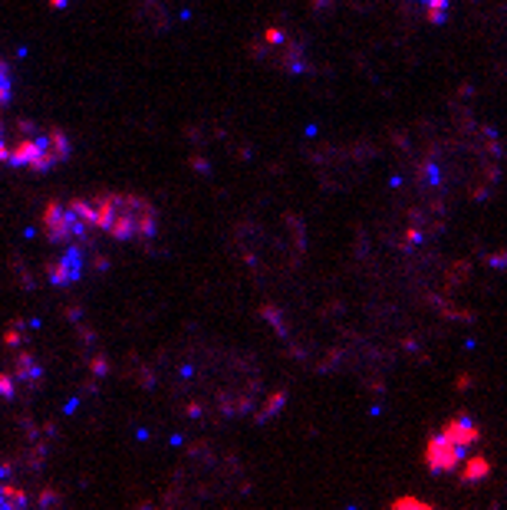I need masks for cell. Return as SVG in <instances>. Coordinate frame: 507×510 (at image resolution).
<instances>
[{
  "label": "cell",
  "mask_w": 507,
  "mask_h": 510,
  "mask_svg": "<svg viewBox=\"0 0 507 510\" xmlns=\"http://www.w3.org/2000/svg\"><path fill=\"white\" fill-rule=\"evenodd\" d=\"M408 158L415 171L412 181L432 188L445 201H475L488 195L501 178L504 145L494 129L468 116H455L445 125H425L408 142Z\"/></svg>",
  "instance_id": "obj_1"
},
{
  "label": "cell",
  "mask_w": 507,
  "mask_h": 510,
  "mask_svg": "<svg viewBox=\"0 0 507 510\" xmlns=\"http://www.w3.org/2000/svg\"><path fill=\"white\" fill-rule=\"evenodd\" d=\"M70 158V138L60 129L0 122V162L30 171H50Z\"/></svg>",
  "instance_id": "obj_2"
},
{
  "label": "cell",
  "mask_w": 507,
  "mask_h": 510,
  "mask_svg": "<svg viewBox=\"0 0 507 510\" xmlns=\"http://www.w3.org/2000/svg\"><path fill=\"white\" fill-rule=\"evenodd\" d=\"M90 217L99 234H109L112 240H149L158 231V211L145 198L109 191V195L86 198Z\"/></svg>",
  "instance_id": "obj_3"
},
{
  "label": "cell",
  "mask_w": 507,
  "mask_h": 510,
  "mask_svg": "<svg viewBox=\"0 0 507 510\" xmlns=\"http://www.w3.org/2000/svg\"><path fill=\"white\" fill-rule=\"evenodd\" d=\"M238 244L251 264H290L303 251V227L293 217L244 224L238 231Z\"/></svg>",
  "instance_id": "obj_4"
},
{
  "label": "cell",
  "mask_w": 507,
  "mask_h": 510,
  "mask_svg": "<svg viewBox=\"0 0 507 510\" xmlns=\"http://www.w3.org/2000/svg\"><path fill=\"white\" fill-rule=\"evenodd\" d=\"M43 231L56 244H90L92 234H99L90 217L86 201H53L43 211Z\"/></svg>",
  "instance_id": "obj_5"
},
{
  "label": "cell",
  "mask_w": 507,
  "mask_h": 510,
  "mask_svg": "<svg viewBox=\"0 0 507 510\" xmlns=\"http://www.w3.org/2000/svg\"><path fill=\"white\" fill-rule=\"evenodd\" d=\"M369 162H373V151L366 145H336V149H327L316 158V171L329 188H349L362 178Z\"/></svg>",
  "instance_id": "obj_6"
},
{
  "label": "cell",
  "mask_w": 507,
  "mask_h": 510,
  "mask_svg": "<svg viewBox=\"0 0 507 510\" xmlns=\"http://www.w3.org/2000/svg\"><path fill=\"white\" fill-rule=\"evenodd\" d=\"M254 56L273 66V70H284V73H300L307 66L300 40L287 30H264L260 40L254 43Z\"/></svg>",
  "instance_id": "obj_7"
},
{
  "label": "cell",
  "mask_w": 507,
  "mask_h": 510,
  "mask_svg": "<svg viewBox=\"0 0 507 510\" xmlns=\"http://www.w3.org/2000/svg\"><path fill=\"white\" fill-rule=\"evenodd\" d=\"M86 267H90V244H66L63 257L53 260V267H50V280L56 286L79 284Z\"/></svg>",
  "instance_id": "obj_8"
},
{
  "label": "cell",
  "mask_w": 507,
  "mask_h": 510,
  "mask_svg": "<svg viewBox=\"0 0 507 510\" xmlns=\"http://www.w3.org/2000/svg\"><path fill=\"white\" fill-rule=\"evenodd\" d=\"M462 458H464V448H458L442 432L435 438H428V445H425V465H428L432 474H451L455 467L462 465Z\"/></svg>",
  "instance_id": "obj_9"
},
{
  "label": "cell",
  "mask_w": 507,
  "mask_h": 510,
  "mask_svg": "<svg viewBox=\"0 0 507 510\" xmlns=\"http://www.w3.org/2000/svg\"><path fill=\"white\" fill-rule=\"evenodd\" d=\"M402 14L415 23H445L448 0H402Z\"/></svg>",
  "instance_id": "obj_10"
},
{
  "label": "cell",
  "mask_w": 507,
  "mask_h": 510,
  "mask_svg": "<svg viewBox=\"0 0 507 510\" xmlns=\"http://www.w3.org/2000/svg\"><path fill=\"white\" fill-rule=\"evenodd\" d=\"M442 435H448L458 448H471V445H477V438H481V432H477V425L475 421H468V418H448L445 425H442Z\"/></svg>",
  "instance_id": "obj_11"
},
{
  "label": "cell",
  "mask_w": 507,
  "mask_h": 510,
  "mask_svg": "<svg viewBox=\"0 0 507 510\" xmlns=\"http://www.w3.org/2000/svg\"><path fill=\"white\" fill-rule=\"evenodd\" d=\"M0 510H30V497H27V491H20L17 484L0 480Z\"/></svg>",
  "instance_id": "obj_12"
},
{
  "label": "cell",
  "mask_w": 507,
  "mask_h": 510,
  "mask_svg": "<svg viewBox=\"0 0 507 510\" xmlns=\"http://www.w3.org/2000/svg\"><path fill=\"white\" fill-rule=\"evenodd\" d=\"M488 474H491V465H488L481 454L468 458V461H464V467H462V480H464V484H477V480H484Z\"/></svg>",
  "instance_id": "obj_13"
},
{
  "label": "cell",
  "mask_w": 507,
  "mask_h": 510,
  "mask_svg": "<svg viewBox=\"0 0 507 510\" xmlns=\"http://www.w3.org/2000/svg\"><path fill=\"white\" fill-rule=\"evenodd\" d=\"M10 96H14V76H10V66L0 60V105L10 103Z\"/></svg>",
  "instance_id": "obj_14"
},
{
  "label": "cell",
  "mask_w": 507,
  "mask_h": 510,
  "mask_svg": "<svg viewBox=\"0 0 507 510\" xmlns=\"http://www.w3.org/2000/svg\"><path fill=\"white\" fill-rule=\"evenodd\" d=\"M392 510H435L428 500H418V497H399L395 504H392Z\"/></svg>",
  "instance_id": "obj_15"
}]
</instances>
